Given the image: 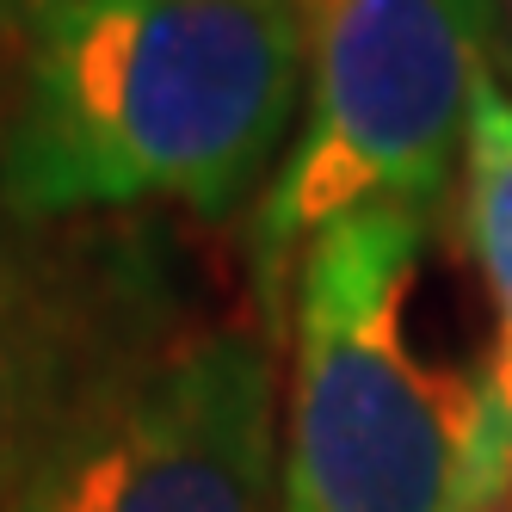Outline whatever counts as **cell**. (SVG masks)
<instances>
[{"label":"cell","instance_id":"1","mask_svg":"<svg viewBox=\"0 0 512 512\" xmlns=\"http://www.w3.org/2000/svg\"><path fill=\"white\" fill-rule=\"evenodd\" d=\"M309 87V0H68L0 44V210L25 229L260 210Z\"/></svg>","mask_w":512,"mask_h":512},{"label":"cell","instance_id":"2","mask_svg":"<svg viewBox=\"0 0 512 512\" xmlns=\"http://www.w3.org/2000/svg\"><path fill=\"white\" fill-rule=\"evenodd\" d=\"M445 216L352 210L290 272L284 512H475L482 358L426 340V253Z\"/></svg>","mask_w":512,"mask_h":512},{"label":"cell","instance_id":"3","mask_svg":"<svg viewBox=\"0 0 512 512\" xmlns=\"http://www.w3.org/2000/svg\"><path fill=\"white\" fill-rule=\"evenodd\" d=\"M266 315H204L155 272L0 512H284Z\"/></svg>","mask_w":512,"mask_h":512},{"label":"cell","instance_id":"4","mask_svg":"<svg viewBox=\"0 0 512 512\" xmlns=\"http://www.w3.org/2000/svg\"><path fill=\"white\" fill-rule=\"evenodd\" d=\"M482 87L475 0H309L303 118L247 229L253 284L290 290L297 253L352 210L445 216Z\"/></svg>","mask_w":512,"mask_h":512},{"label":"cell","instance_id":"5","mask_svg":"<svg viewBox=\"0 0 512 512\" xmlns=\"http://www.w3.org/2000/svg\"><path fill=\"white\" fill-rule=\"evenodd\" d=\"M155 272L118 235L25 229L0 210V506Z\"/></svg>","mask_w":512,"mask_h":512},{"label":"cell","instance_id":"6","mask_svg":"<svg viewBox=\"0 0 512 512\" xmlns=\"http://www.w3.org/2000/svg\"><path fill=\"white\" fill-rule=\"evenodd\" d=\"M457 223L488 303L482 432H475V512H512V93L488 75L469 118Z\"/></svg>","mask_w":512,"mask_h":512},{"label":"cell","instance_id":"7","mask_svg":"<svg viewBox=\"0 0 512 512\" xmlns=\"http://www.w3.org/2000/svg\"><path fill=\"white\" fill-rule=\"evenodd\" d=\"M482 13V44H488V75L512 93V0H475Z\"/></svg>","mask_w":512,"mask_h":512},{"label":"cell","instance_id":"8","mask_svg":"<svg viewBox=\"0 0 512 512\" xmlns=\"http://www.w3.org/2000/svg\"><path fill=\"white\" fill-rule=\"evenodd\" d=\"M50 7H68V0H0V44H7L13 31H25L31 19H44Z\"/></svg>","mask_w":512,"mask_h":512}]
</instances>
